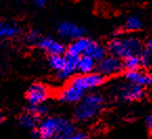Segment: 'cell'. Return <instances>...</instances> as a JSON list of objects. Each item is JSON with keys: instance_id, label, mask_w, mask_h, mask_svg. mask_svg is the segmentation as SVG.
<instances>
[{"instance_id": "cell-13", "label": "cell", "mask_w": 152, "mask_h": 139, "mask_svg": "<svg viewBox=\"0 0 152 139\" xmlns=\"http://www.w3.org/2000/svg\"><path fill=\"white\" fill-rule=\"evenodd\" d=\"M90 40L85 37H82V38L76 39L72 42V44L68 46L67 48L66 54H72V56H81L82 54H85V51L87 49V46L89 44Z\"/></svg>"}, {"instance_id": "cell-28", "label": "cell", "mask_w": 152, "mask_h": 139, "mask_svg": "<svg viewBox=\"0 0 152 139\" xmlns=\"http://www.w3.org/2000/svg\"><path fill=\"white\" fill-rule=\"evenodd\" d=\"M2 119H3L2 114H1V112H0V122H1V121H2Z\"/></svg>"}, {"instance_id": "cell-9", "label": "cell", "mask_w": 152, "mask_h": 139, "mask_svg": "<svg viewBox=\"0 0 152 139\" xmlns=\"http://www.w3.org/2000/svg\"><path fill=\"white\" fill-rule=\"evenodd\" d=\"M38 46L44 50L49 56L54 54H63L65 52V46L59 41L50 38V37H40L38 41Z\"/></svg>"}, {"instance_id": "cell-6", "label": "cell", "mask_w": 152, "mask_h": 139, "mask_svg": "<svg viewBox=\"0 0 152 139\" xmlns=\"http://www.w3.org/2000/svg\"><path fill=\"white\" fill-rule=\"evenodd\" d=\"M124 68L123 62L118 56L110 54L109 56H104L102 60L99 61L98 70L103 76H111L118 74Z\"/></svg>"}, {"instance_id": "cell-17", "label": "cell", "mask_w": 152, "mask_h": 139, "mask_svg": "<svg viewBox=\"0 0 152 139\" xmlns=\"http://www.w3.org/2000/svg\"><path fill=\"white\" fill-rule=\"evenodd\" d=\"M85 54H88L89 56L94 58L96 61H100L106 56V49L104 46L96 42L90 41L87 46V49L85 51Z\"/></svg>"}, {"instance_id": "cell-26", "label": "cell", "mask_w": 152, "mask_h": 139, "mask_svg": "<svg viewBox=\"0 0 152 139\" xmlns=\"http://www.w3.org/2000/svg\"><path fill=\"white\" fill-rule=\"evenodd\" d=\"M146 126L152 132V113L146 117Z\"/></svg>"}, {"instance_id": "cell-14", "label": "cell", "mask_w": 152, "mask_h": 139, "mask_svg": "<svg viewBox=\"0 0 152 139\" xmlns=\"http://www.w3.org/2000/svg\"><path fill=\"white\" fill-rule=\"evenodd\" d=\"M21 32L20 26L13 22L0 21V39H12L17 37Z\"/></svg>"}, {"instance_id": "cell-21", "label": "cell", "mask_w": 152, "mask_h": 139, "mask_svg": "<svg viewBox=\"0 0 152 139\" xmlns=\"http://www.w3.org/2000/svg\"><path fill=\"white\" fill-rule=\"evenodd\" d=\"M29 112L33 113L35 116H37L39 118V117L45 116V115L47 114V112H48V108H47V106L44 105V103L39 104V105L31 106V108H29Z\"/></svg>"}, {"instance_id": "cell-2", "label": "cell", "mask_w": 152, "mask_h": 139, "mask_svg": "<svg viewBox=\"0 0 152 139\" xmlns=\"http://www.w3.org/2000/svg\"><path fill=\"white\" fill-rule=\"evenodd\" d=\"M107 49L110 54L124 60L130 56H140L144 50V45L140 38L133 35H127L111 39Z\"/></svg>"}, {"instance_id": "cell-10", "label": "cell", "mask_w": 152, "mask_h": 139, "mask_svg": "<svg viewBox=\"0 0 152 139\" xmlns=\"http://www.w3.org/2000/svg\"><path fill=\"white\" fill-rule=\"evenodd\" d=\"M85 95V91L81 90L80 88L76 87L72 84H68L59 94V99L63 103L67 104H76L79 103L83 96Z\"/></svg>"}, {"instance_id": "cell-12", "label": "cell", "mask_w": 152, "mask_h": 139, "mask_svg": "<svg viewBox=\"0 0 152 139\" xmlns=\"http://www.w3.org/2000/svg\"><path fill=\"white\" fill-rule=\"evenodd\" d=\"M80 56H72V54H66L65 56V66L63 69L58 71V79L61 81H66L77 71V67H78V61Z\"/></svg>"}, {"instance_id": "cell-11", "label": "cell", "mask_w": 152, "mask_h": 139, "mask_svg": "<svg viewBox=\"0 0 152 139\" xmlns=\"http://www.w3.org/2000/svg\"><path fill=\"white\" fill-rule=\"evenodd\" d=\"M125 80L129 83L141 87H150L152 86V76L149 73L137 70H127L125 73Z\"/></svg>"}, {"instance_id": "cell-5", "label": "cell", "mask_w": 152, "mask_h": 139, "mask_svg": "<svg viewBox=\"0 0 152 139\" xmlns=\"http://www.w3.org/2000/svg\"><path fill=\"white\" fill-rule=\"evenodd\" d=\"M104 83V76L100 72H90L86 74H80L75 76L70 81V84L80 88L83 91H87L90 89L100 87Z\"/></svg>"}, {"instance_id": "cell-25", "label": "cell", "mask_w": 152, "mask_h": 139, "mask_svg": "<svg viewBox=\"0 0 152 139\" xmlns=\"http://www.w3.org/2000/svg\"><path fill=\"white\" fill-rule=\"evenodd\" d=\"M145 50L152 56V38H150L149 40L147 41L145 45Z\"/></svg>"}, {"instance_id": "cell-8", "label": "cell", "mask_w": 152, "mask_h": 139, "mask_svg": "<svg viewBox=\"0 0 152 139\" xmlns=\"http://www.w3.org/2000/svg\"><path fill=\"white\" fill-rule=\"evenodd\" d=\"M48 97V89L42 84H34L26 92V99L31 106L45 103Z\"/></svg>"}, {"instance_id": "cell-7", "label": "cell", "mask_w": 152, "mask_h": 139, "mask_svg": "<svg viewBox=\"0 0 152 139\" xmlns=\"http://www.w3.org/2000/svg\"><path fill=\"white\" fill-rule=\"evenodd\" d=\"M58 34L63 39L68 40H76L85 36L86 30L83 27L79 26L78 24L68 21H63L58 25Z\"/></svg>"}, {"instance_id": "cell-23", "label": "cell", "mask_w": 152, "mask_h": 139, "mask_svg": "<svg viewBox=\"0 0 152 139\" xmlns=\"http://www.w3.org/2000/svg\"><path fill=\"white\" fill-rule=\"evenodd\" d=\"M140 59H141L142 66H144V67H149L150 64H151L152 56H150V54H148V52L146 51L145 49H144L143 51L141 52V54H140Z\"/></svg>"}, {"instance_id": "cell-19", "label": "cell", "mask_w": 152, "mask_h": 139, "mask_svg": "<svg viewBox=\"0 0 152 139\" xmlns=\"http://www.w3.org/2000/svg\"><path fill=\"white\" fill-rule=\"evenodd\" d=\"M65 61L66 59L63 54H54V56H49L48 64L52 67V69L60 71L65 66Z\"/></svg>"}, {"instance_id": "cell-15", "label": "cell", "mask_w": 152, "mask_h": 139, "mask_svg": "<svg viewBox=\"0 0 152 139\" xmlns=\"http://www.w3.org/2000/svg\"><path fill=\"white\" fill-rule=\"evenodd\" d=\"M94 67H96V60L88 54H82L79 58L77 71H79L81 74L90 73L94 71Z\"/></svg>"}, {"instance_id": "cell-4", "label": "cell", "mask_w": 152, "mask_h": 139, "mask_svg": "<svg viewBox=\"0 0 152 139\" xmlns=\"http://www.w3.org/2000/svg\"><path fill=\"white\" fill-rule=\"evenodd\" d=\"M112 93L122 101H140L145 96V88L132 83H120L112 88Z\"/></svg>"}, {"instance_id": "cell-20", "label": "cell", "mask_w": 152, "mask_h": 139, "mask_svg": "<svg viewBox=\"0 0 152 139\" xmlns=\"http://www.w3.org/2000/svg\"><path fill=\"white\" fill-rule=\"evenodd\" d=\"M124 68L126 70H137L142 66L140 56H130L124 59L123 62Z\"/></svg>"}, {"instance_id": "cell-22", "label": "cell", "mask_w": 152, "mask_h": 139, "mask_svg": "<svg viewBox=\"0 0 152 139\" xmlns=\"http://www.w3.org/2000/svg\"><path fill=\"white\" fill-rule=\"evenodd\" d=\"M39 39H40V34L38 33V30H31V32L27 33L26 37H25V40L29 44L38 43Z\"/></svg>"}, {"instance_id": "cell-16", "label": "cell", "mask_w": 152, "mask_h": 139, "mask_svg": "<svg viewBox=\"0 0 152 139\" xmlns=\"http://www.w3.org/2000/svg\"><path fill=\"white\" fill-rule=\"evenodd\" d=\"M145 23L144 20L137 15H131L126 19L125 23H124V29L127 32L133 33V32H139L141 29L144 28Z\"/></svg>"}, {"instance_id": "cell-27", "label": "cell", "mask_w": 152, "mask_h": 139, "mask_svg": "<svg viewBox=\"0 0 152 139\" xmlns=\"http://www.w3.org/2000/svg\"><path fill=\"white\" fill-rule=\"evenodd\" d=\"M31 1H33V2L37 5V7H43L47 3V1H48V0H31Z\"/></svg>"}, {"instance_id": "cell-1", "label": "cell", "mask_w": 152, "mask_h": 139, "mask_svg": "<svg viewBox=\"0 0 152 139\" xmlns=\"http://www.w3.org/2000/svg\"><path fill=\"white\" fill-rule=\"evenodd\" d=\"M37 130L40 138L44 139H68L72 138L77 132L76 127L65 117H45L38 125Z\"/></svg>"}, {"instance_id": "cell-18", "label": "cell", "mask_w": 152, "mask_h": 139, "mask_svg": "<svg viewBox=\"0 0 152 139\" xmlns=\"http://www.w3.org/2000/svg\"><path fill=\"white\" fill-rule=\"evenodd\" d=\"M19 125L20 127L27 130H35L38 127V117L35 116L33 113H27V114H23L19 117Z\"/></svg>"}, {"instance_id": "cell-3", "label": "cell", "mask_w": 152, "mask_h": 139, "mask_svg": "<svg viewBox=\"0 0 152 139\" xmlns=\"http://www.w3.org/2000/svg\"><path fill=\"white\" fill-rule=\"evenodd\" d=\"M104 98L100 93L92 92L83 96L74 111L78 121H88L96 117L103 109Z\"/></svg>"}, {"instance_id": "cell-24", "label": "cell", "mask_w": 152, "mask_h": 139, "mask_svg": "<svg viewBox=\"0 0 152 139\" xmlns=\"http://www.w3.org/2000/svg\"><path fill=\"white\" fill-rule=\"evenodd\" d=\"M87 137H88V135L86 134V133H83V132H81V131H77L74 134L72 139H85V138H87Z\"/></svg>"}]
</instances>
